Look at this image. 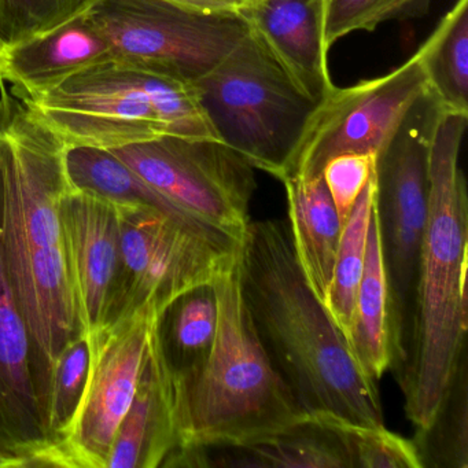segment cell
<instances>
[{"label": "cell", "mask_w": 468, "mask_h": 468, "mask_svg": "<svg viewBox=\"0 0 468 468\" xmlns=\"http://www.w3.org/2000/svg\"><path fill=\"white\" fill-rule=\"evenodd\" d=\"M67 149L0 81V249L48 391L57 361L81 335L59 220L73 187Z\"/></svg>", "instance_id": "obj_1"}, {"label": "cell", "mask_w": 468, "mask_h": 468, "mask_svg": "<svg viewBox=\"0 0 468 468\" xmlns=\"http://www.w3.org/2000/svg\"><path fill=\"white\" fill-rule=\"evenodd\" d=\"M87 366L89 347L86 336L80 335L62 353L48 383L45 426L53 448L75 412L86 380Z\"/></svg>", "instance_id": "obj_27"}, {"label": "cell", "mask_w": 468, "mask_h": 468, "mask_svg": "<svg viewBox=\"0 0 468 468\" xmlns=\"http://www.w3.org/2000/svg\"><path fill=\"white\" fill-rule=\"evenodd\" d=\"M290 237L298 264L319 301L325 303L342 224L322 175L284 179Z\"/></svg>", "instance_id": "obj_20"}, {"label": "cell", "mask_w": 468, "mask_h": 468, "mask_svg": "<svg viewBox=\"0 0 468 468\" xmlns=\"http://www.w3.org/2000/svg\"><path fill=\"white\" fill-rule=\"evenodd\" d=\"M119 262L109 323L141 309L163 314L180 295L212 284L240 243L147 205L116 202Z\"/></svg>", "instance_id": "obj_7"}, {"label": "cell", "mask_w": 468, "mask_h": 468, "mask_svg": "<svg viewBox=\"0 0 468 468\" xmlns=\"http://www.w3.org/2000/svg\"><path fill=\"white\" fill-rule=\"evenodd\" d=\"M419 50L443 111L468 116V0H456Z\"/></svg>", "instance_id": "obj_22"}, {"label": "cell", "mask_w": 468, "mask_h": 468, "mask_svg": "<svg viewBox=\"0 0 468 468\" xmlns=\"http://www.w3.org/2000/svg\"><path fill=\"white\" fill-rule=\"evenodd\" d=\"M197 460L199 467L352 468L346 421L327 415L246 445L198 448Z\"/></svg>", "instance_id": "obj_18"}, {"label": "cell", "mask_w": 468, "mask_h": 468, "mask_svg": "<svg viewBox=\"0 0 468 468\" xmlns=\"http://www.w3.org/2000/svg\"><path fill=\"white\" fill-rule=\"evenodd\" d=\"M352 468H423L413 441L385 426L346 424Z\"/></svg>", "instance_id": "obj_28"}, {"label": "cell", "mask_w": 468, "mask_h": 468, "mask_svg": "<svg viewBox=\"0 0 468 468\" xmlns=\"http://www.w3.org/2000/svg\"><path fill=\"white\" fill-rule=\"evenodd\" d=\"M347 342L358 366L375 382L390 369L396 371L401 364L399 328L383 264L375 205L369 221L366 264L356 295Z\"/></svg>", "instance_id": "obj_19"}, {"label": "cell", "mask_w": 468, "mask_h": 468, "mask_svg": "<svg viewBox=\"0 0 468 468\" xmlns=\"http://www.w3.org/2000/svg\"><path fill=\"white\" fill-rule=\"evenodd\" d=\"M383 0H324V42L334 43L356 31H366L375 10Z\"/></svg>", "instance_id": "obj_30"}, {"label": "cell", "mask_w": 468, "mask_h": 468, "mask_svg": "<svg viewBox=\"0 0 468 468\" xmlns=\"http://www.w3.org/2000/svg\"><path fill=\"white\" fill-rule=\"evenodd\" d=\"M65 163L68 176L75 188L91 191L114 202L147 205L177 220L216 232L187 218L185 213L169 204L124 161L109 150L72 147L67 149Z\"/></svg>", "instance_id": "obj_23"}, {"label": "cell", "mask_w": 468, "mask_h": 468, "mask_svg": "<svg viewBox=\"0 0 468 468\" xmlns=\"http://www.w3.org/2000/svg\"><path fill=\"white\" fill-rule=\"evenodd\" d=\"M375 197L377 182L374 174L356 201L346 223L342 226L333 278L324 303L331 319L346 339L352 328L356 295L366 264L367 240Z\"/></svg>", "instance_id": "obj_24"}, {"label": "cell", "mask_w": 468, "mask_h": 468, "mask_svg": "<svg viewBox=\"0 0 468 468\" xmlns=\"http://www.w3.org/2000/svg\"><path fill=\"white\" fill-rule=\"evenodd\" d=\"M12 467H27V463L23 459H18L10 454L0 453V468H12Z\"/></svg>", "instance_id": "obj_32"}, {"label": "cell", "mask_w": 468, "mask_h": 468, "mask_svg": "<svg viewBox=\"0 0 468 468\" xmlns=\"http://www.w3.org/2000/svg\"><path fill=\"white\" fill-rule=\"evenodd\" d=\"M218 328V300L212 284L196 287L158 317L157 336L172 375L198 367L212 349Z\"/></svg>", "instance_id": "obj_21"}, {"label": "cell", "mask_w": 468, "mask_h": 468, "mask_svg": "<svg viewBox=\"0 0 468 468\" xmlns=\"http://www.w3.org/2000/svg\"><path fill=\"white\" fill-rule=\"evenodd\" d=\"M238 259L239 253L213 282L218 328L212 349L196 368L172 375L175 449L246 445L306 418L257 334Z\"/></svg>", "instance_id": "obj_4"}, {"label": "cell", "mask_w": 468, "mask_h": 468, "mask_svg": "<svg viewBox=\"0 0 468 468\" xmlns=\"http://www.w3.org/2000/svg\"><path fill=\"white\" fill-rule=\"evenodd\" d=\"M65 260L81 335L108 322L119 262L116 202L70 187L59 202Z\"/></svg>", "instance_id": "obj_14"}, {"label": "cell", "mask_w": 468, "mask_h": 468, "mask_svg": "<svg viewBox=\"0 0 468 468\" xmlns=\"http://www.w3.org/2000/svg\"><path fill=\"white\" fill-rule=\"evenodd\" d=\"M467 353L443 394L429 429L418 431L416 451L423 467H468Z\"/></svg>", "instance_id": "obj_25"}, {"label": "cell", "mask_w": 468, "mask_h": 468, "mask_svg": "<svg viewBox=\"0 0 468 468\" xmlns=\"http://www.w3.org/2000/svg\"><path fill=\"white\" fill-rule=\"evenodd\" d=\"M109 152L187 218L242 242L256 177L253 166L231 147L164 135Z\"/></svg>", "instance_id": "obj_10"}, {"label": "cell", "mask_w": 468, "mask_h": 468, "mask_svg": "<svg viewBox=\"0 0 468 468\" xmlns=\"http://www.w3.org/2000/svg\"><path fill=\"white\" fill-rule=\"evenodd\" d=\"M238 261L257 334L305 416L385 426L379 388L309 287L287 223L250 221Z\"/></svg>", "instance_id": "obj_2"}, {"label": "cell", "mask_w": 468, "mask_h": 468, "mask_svg": "<svg viewBox=\"0 0 468 468\" xmlns=\"http://www.w3.org/2000/svg\"><path fill=\"white\" fill-rule=\"evenodd\" d=\"M194 84L220 141L254 169L283 179L319 103L297 89L261 40L249 29Z\"/></svg>", "instance_id": "obj_6"}, {"label": "cell", "mask_w": 468, "mask_h": 468, "mask_svg": "<svg viewBox=\"0 0 468 468\" xmlns=\"http://www.w3.org/2000/svg\"><path fill=\"white\" fill-rule=\"evenodd\" d=\"M157 323L135 397L112 445L108 468L163 467L177 446L174 380L158 342Z\"/></svg>", "instance_id": "obj_17"}, {"label": "cell", "mask_w": 468, "mask_h": 468, "mask_svg": "<svg viewBox=\"0 0 468 468\" xmlns=\"http://www.w3.org/2000/svg\"><path fill=\"white\" fill-rule=\"evenodd\" d=\"M68 149L114 150L164 135L220 141L196 84L109 61L20 100Z\"/></svg>", "instance_id": "obj_5"}, {"label": "cell", "mask_w": 468, "mask_h": 468, "mask_svg": "<svg viewBox=\"0 0 468 468\" xmlns=\"http://www.w3.org/2000/svg\"><path fill=\"white\" fill-rule=\"evenodd\" d=\"M92 0H0V51L48 34L83 15Z\"/></svg>", "instance_id": "obj_26"}, {"label": "cell", "mask_w": 468, "mask_h": 468, "mask_svg": "<svg viewBox=\"0 0 468 468\" xmlns=\"http://www.w3.org/2000/svg\"><path fill=\"white\" fill-rule=\"evenodd\" d=\"M379 6H380V5H379Z\"/></svg>", "instance_id": "obj_33"}, {"label": "cell", "mask_w": 468, "mask_h": 468, "mask_svg": "<svg viewBox=\"0 0 468 468\" xmlns=\"http://www.w3.org/2000/svg\"><path fill=\"white\" fill-rule=\"evenodd\" d=\"M86 13L114 62L188 83L204 78L249 31L240 17L202 15L165 0H92Z\"/></svg>", "instance_id": "obj_9"}, {"label": "cell", "mask_w": 468, "mask_h": 468, "mask_svg": "<svg viewBox=\"0 0 468 468\" xmlns=\"http://www.w3.org/2000/svg\"><path fill=\"white\" fill-rule=\"evenodd\" d=\"M242 20L309 100L320 103L333 92L324 0H259Z\"/></svg>", "instance_id": "obj_15"}, {"label": "cell", "mask_w": 468, "mask_h": 468, "mask_svg": "<svg viewBox=\"0 0 468 468\" xmlns=\"http://www.w3.org/2000/svg\"><path fill=\"white\" fill-rule=\"evenodd\" d=\"M45 372L13 295L0 249V453L54 467L45 426Z\"/></svg>", "instance_id": "obj_13"}, {"label": "cell", "mask_w": 468, "mask_h": 468, "mask_svg": "<svg viewBox=\"0 0 468 468\" xmlns=\"http://www.w3.org/2000/svg\"><path fill=\"white\" fill-rule=\"evenodd\" d=\"M86 12L48 34L0 51V81L9 84L16 98L46 94L81 70L113 61L108 39Z\"/></svg>", "instance_id": "obj_16"}, {"label": "cell", "mask_w": 468, "mask_h": 468, "mask_svg": "<svg viewBox=\"0 0 468 468\" xmlns=\"http://www.w3.org/2000/svg\"><path fill=\"white\" fill-rule=\"evenodd\" d=\"M158 317L157 312L141 309L84 335L89 347L86 380L69 423L54 443V467L108 468Z\"/></svg>", "instance_id": "obj_11"}, {"label": "cell", "mask_w": 468, "mask_h": 468, "mask_svg": "<svg viewBox=\"0 0 468 468\" xmlns=\"http://www.w3.org/2000/svg\"><path fill=\"white\" fill-rule=\"evenodd\" d=\"M442 112L440 101L427 89L377 153L375 163V207L383 264L399 328L401 364L412 335L419 265L426 232L430 144Z\"/></svg>", "instance_id": "obj_8"}, {"label": "cell", "mask_w": 468, "mask_h": 468, "mask_svg": "<svg viewBox=\"0 0 468 468\" xmlns=\"http://www.w3.org/2000/svg\"><path fill=\"white\" fill-rule=\"evenodd\" d=\"M468 116L442 112L429 154L427 224L412 335L397 379L404 410L427 430L467 353L468 196L459 158Z\"/></svg>", "instance_id": "obj_3"}, {"label": "cell", "mask_w": 468, "mask_h": 468, "mask_svg": "<svg viewBox=\"0 0 468 468\" xmlns=\"http://www.w3.org/2000/svg\"><path fill=\"white\" fill-rule=\"evenodd\" d=\"M427 89L420 50L388 75L335 87L314 109L281 182L320 176L336 155L377 154Z\"/></svg>", "instance_id": "obj_12"}, {"label": "cell", "mask_w": 468, "mask_h": 468, "mask_svg": "<svg viewBox=\"0 0 468 468\" xmlns=\"http://www.w3.org/2000/svg\"><path fill=\"white\" fill-rule=\"evenodd\" d=\"M191 12L242 18L259 0H165Z\"/></svg>", "instance_id": "obj_31"}, {"label": "cell", "mask_w": 468, "mask_h": 468, "mask_svg": "<svg viewBox=\"0 0 468 468\" xmlns=\"http://www.w3.org/2000/svg\"><path fill=\"white\" fill-rule=\"evenodd\" d=\"M375 163L377 154L371 153H347L336 155L325 163L322 176L342 226L346 223L356 201L374 176Z\"/></svg>", "instance_id": "obj_29"}]
</instances>
